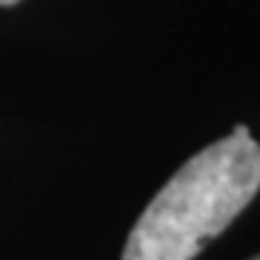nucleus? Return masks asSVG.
I'll list each match as a JSON object with an SVG mask.
<instances>
[{"instance_id":"f03ea898","label":"nucleus","mask_w":260,"mask_h":260,"mask_svg":"<svg viewBox=\"0 0 260 260\" xmlns=\"http://www.w3.org/2000/svg\"><path fill=\"white\" fill-rule=\"evenodd\" d=\"M18 0H0V6H15Z\"/></svg>"},{"instance_id":"7ed1b4c3","label":"nucleus","mask_w":260,"mask_h":260,"mask_svg":"<svg viewBox=\"0 0 260 260\" xmlns=\"http://www.w3.org/2000/svg\"><path fill=\"white\" fill-rule=\"evenodd\" d=\"M249 260H260V254H254V257H249Z\"/></svg>"},{"instance_id":"f257e3e1","label":"nucleus","mask_w":260,"mask_h":260,"mask_svg":"<svg viewBox=\"0 0 260 260\" xmlns=\"http://www.w3.org/2000/svg\"><path fill=\"white\" fill-rule=\"evenodd\" d=\"M260 145L237 124L168 179L133 225L121 260H194L254 200Z\"/></svg>"}]
</instances>
